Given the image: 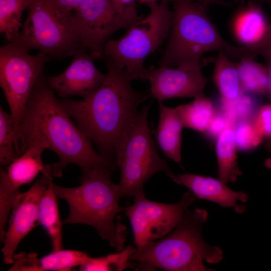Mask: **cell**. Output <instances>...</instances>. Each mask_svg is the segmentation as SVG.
<instances>
[{
  "label": "cell",
  "mask_w": 271,
  "mask_h": 271,
  "mask_svg": "<svg viewBox=\"0 0 271 271\" xmlns=\"http://www.w3.org/2000/svg\"><path fill=\"white\" fill-rule=\"evenodd\" d=\"M48 86L43 72L28 99L15 132L18 157L28 149L41 146L55 153L59 161L48 164L52 177H61L69 164L78 166L82 177L99 168L115 170V163L105 159L93 148Z\"/></svg>",
  "instance_id": "obj_1"
},
{
  "label": "cell",
  "mask_w": 271,
  "mask_h": 271,
  "mask_svg": "<svg viewBox=\"0 0 271 271\" xmlns=\"http://www.w3.org/2000/svg\"><path fill=\"white\" fill-rule=\"evenodd\" d=\"M106 66L104 81L89 96L80 100H58L80 130L95 144L98 153L115 163L116 145L137 118L138 106L148 98L149 90H134L123 70L108 60Z\"/></svg>",
  "instance_id": "obj_2"
},
{
  "label": "cell",
  "mask_w": 271,
  "mask_h": 271,
  "mask_svg": "<svg viewBox=\"0 0 271 271\" xmlns=\"http://www.w3.org/2000/svg\"><path fill=\"white\" fill-rule=\"evenodd\" d=\"M114 170L99 168L80 179L78 187L68 188L53 183L60 199L69 205L70 211L63 224L79 223L94 227L101 238L107 240L116 251L123 250L126 239L125 226L116 215L125 211L119 204L122 197L118 184L114 183L111 175Z\"/></svg>",
  "instance_id": "obj_3"
},
{
  "label": "cell",
  "mask_w": 271,
  "mask_h": 271,
  "mask_svg": "<svg viewBox=\"0 0 271 271\" xmlns=\"http://www.w3.org/2000/svg\"><path fill=\"white\" fill-rule=\"evenodd\" d=\"M187 208L174 229L163 238L148 242L130 257L145 269L159 268L167 271H212L203 263H217L223 259V251L204 240L202 233L208 218L207 211Z\"/></svg>",
  "instance_id": "obj_4"
},
{
  "label": "cell",
  "mask_w": 271,
  "mask_h": 271,
  "mask_svg": "<svg viewBox=\"0 0 271 271\" xmlns=\"http://www.w3.org/2000/svg\"><path fill=\"white\" fill-rule=\"evenodd\" d=\"M170 1L173 18L159 66L202 68V56L213 51L245 58L243 46L232 45L221 37L203 4L197 0Z\"/></svg>",
  "instance_id": "obj_5"
},
{
  "label": "cell",
  "mask_w": 271,
  "mask_h": 271,
  "mask_svg": "<svg viewBox=\"0 0 271 271\" xmlns=\"http://www.w3.org/2000/svg\"><path fill=\"white\" fill-rule=\"evenodd\" d=\"M170 3L163 0L149 6L147 16L130 26L121 37L109 39L105 44L103 57L123 70L131 80H145V59L168 37L173 18Z\"/></svg>",
  "instance_id": "obj_6"
},
{
  "label": "cell",
  "mask_w": 271,
  "mask_h": 271,
  "mask_svg": "<svg viewBox=\"0 0 271 271\" xmlns=\"http://www.w3.org/2000/svg\"><path fill=\"white\" fill-rule=\"evenodd\" d=\"M150 104L144 106L134 123L119 140L115 150V163L120 169L118 184L122 197L134 200L145 197L144 187L154 174L174 173L159 156L148 122Z\"/></svg>",
  "instance_id": "obj_7"
},
{
  "label": "cell",
  "mask_w": 271,
  "mask_h": 271,
  "mask_svg": "<svg viewBox=\"0 0 271 271\" xmlns=\"http://www.w3.org/2000/svg\"><path fill=\"white\" fill-rule=\"evenodd\" d=\"M16 42L51 58L74 56L81 48L72 13L58 9L50 0H33Z\"/></svg>",
  "instance_id": "obj_8"
},
{
  "label": "cell",
  "mask_w": 271,
  "mask_h": 271,
  "mask_svg": "<svg viewBox=\"0 0 271 271\" xmlns=\"http://www.w3.org/2000/svg\"><path fill=\"white\" fill-rule=\"evenodd\" d=\"M50 58L40 52L31 55L16 42L0 47V85L13 118L15 132L44 66Z\"/></svg>",
  "instance_id": "obj_9"
},
{
  "label": "cell",
  "mask_w": 271,
  "mask_h": 271,
  "mask_svg": "<svg viewBox=\"0 0 271 271\" xmlns=\"http://www.w3.org/2000/svg\"><path fill=\"white\" fill-rule=\"evenodd\" d=\"M196 199L189 192L172 204L153 201L146 197L134 200L131 205L125 207V211L132 229L136 247L161 239L170 233L183 212Z\"/></svg>",
  "instance_id": "obj_10"
},
{
  "label": "cell",
  "mask_w": 271,
  "mask_h": 271,
  "mask_svg": "<svg viewBox=\"0 0 271 271\" xmlns=\"http://www.w3.org/2000/svg\"><path fill=\"white\" fill-rule=\"evenodd\" d=\"M72 13L81 48L95 59L103 52L110 37L129 27L115 9L112 0H84Z\"/></svg>",
  "instance_id": "obj_11"
},
{
  "label": "cell",
  "mask_w": 271,
  "mask_h": 271,
  "mask_svg": "<svg viewBox=\"0 0 271 271\" xmlns=\"http://www.w3.org/2000/svg\"><path fill=\"white\" fill-rule=\"evenodd\" d=\"M45 150L41 146L31 147L9 164L6 169L1 167L0 239L2 243L8 217L21 193V187L31 183L40 173L52 177L49 165L44 164L42 161V154Z\"/></svg>",
  "instance_id": "obj_12"
},
{
  "label": "cell",
  "mask_w": 271,
  "mask_h": 271,
  "mask_svg": "<svg viewBox=\"0 0 271 271\" xmlns=\"http://www.w3.org/2000/svg\"><path fill=\"white\" fill-rule=\"evenodd\" d=\"M52 180V177L42 174L28 191L21 192L17 197L2 249L4 263L13 264L15 251L21 241L39 224L40 202Z\"/></svg>",
  "instance_id": "obj_13"
},
{
  "label": "cell",
  "mask_w": 271,
  "mask_h": 271,
  "mask_svg": "<svg viewBox=\"0 0 271 271\" xmlns=\"http://www.w3.org/2000/svg\"><path fill=\"white\" fill-rule=\"evenodd\" d=\"M201 69L153 66L145 68L144 79L150 84L148 98H155L159 102L176 97L205 96L204 90L207 80Z\"/></svg>",
  "instance_id": "obj_14"
},
{
  "label": "cell",
  "mask_w": 271,
  "mask_h": 271,
  "mask_svg": "<svg viewBox=\"0 0 271 271\" xmlns=\"http://www.w3.org/2000/svg\"><path fill=\"white\" fill-rule=\"evenodd\" d=\"M67 68L62 73L46 77L48 86L62 99L79 96L83 98L92 94L103 82L106 74L96 68L95 57L79 50Z\"/></svg>",
  "instance_id": "obj_15"
},
{
  "label": "cell",
  "mask_w": 271,
  "mask_h": 271,
  "mask_svg": "<svg viewBox=\"0 0 271 271\" xmlns=\"http://www.w3.org/2000/svg\"><path fill=\"white\" fill-rule=\"evenodd\" d=\"M170 178L189 189L198 199L210 201L225 208H233L238 213L246 210L245 206L237 202H246L248 195L243 191L232 190L219 179L189 173H174Z\"/></svg>",
  "instance_id": "obj_16"
},
{
  "label": "cell",
  "mask_w": 271,
  "mask_h": 271,
  "mask_svg": "<svg viewBox=\"0 0 271 271\" xmlns=\"http://www.w3.org/2000/svg\"><path fill=\"white\" fill-rule=\"evenodd\" d=\"M36 252H20L15 254L10 271H70L80 266L90 256L87 253L75 250L53 251L40 258Z\"/></svg>",
  "instance_id": "obj_17"
},
{
  "label": "cell",
  "mask_w": 271,
  "mask_h": 271,
  "mask_svg": "<svg viewBox=\"0 0 271 271\" xmlns=\"http://www.w3.org/2000/svg\"><path fill=\"white\" fill-rule=\"evenodd\" d=\"M226 112L227 123L217 138L215 147L219 179L226 184L235 182L241 174L237 162L236 120L232 113Z\"/></svg>",
  "instance_id": "obj_18"
},
{
  "label": "cell",
  "mask_w": 271,
  "mask_h": 271,
  "mask_svg": "<svg viewBox=\"0 0 271 271\" xmlns=\"http://www.w3.org/2000/svg\"><path fill=\"white\" fill-rule=\"evenodd\" d=\"M159 103L160 116L155 131L156 141L166 156L180 163L183 125L176 108L167 107L162 102Z\"/></svg>",
  "instance_id": "obj_19"
},
{
  "label": "cell",
  "mask_w": 271,
  "mask_h": 271,
  "mask_svg": "<svg viewBox=\"0 0 271 271\" xmlns=\"http://www.w3.org/2000/svg\"><path fill=\"white\" fill-rule=\"evenodd\" d=\"M213 80L220 94L223 109H231L244 92L241 86L237 65L230 61L223 51H218Z\"/></svg>",
  "instance_id": "obj_20"
},
{
  "label": "cell",
  "mask_w": 271,
  "mask_h": 271,
  "mask_svg": "<svg viewBox=\"0 0 271 271\" xmlns=\"http://www.w3.org/2000/svg\"><path fill=\"white\" fill-rule=\"evenodd\" d=\"M269 27L261 9L250 4L237 15L234 31L240 42L245 46H250L261 41L267 34Z\"/></svg>",
  "instance_id": "obj_21"
},
{
  "label": "cell",
  "mask_w": 271,
  "mask_h": 271,
  "mask_svg": "<svg viewBox=\"0 0 271 271\" xmlns=\"http://www.w3.org/2000/svg\"><path fill=\"white\" fill-rule=\"evenodd\" d=\"M50 182L40 202L39 222L45 228L51 241L53 251L62 249L63 246L62 224L60 220L57 197Z\"/></svg>",
  "instance_id": "obj_22"
},
{
  "label": "cell",
  "mask_w": 271,
  "mask_h": 271,
  "mask_svg": "<svg viewBox=\"0 0 271 271\" xmlns=\"http://www.w3.org/2000/svg\"><path fill=\"white\" fill-rule=\"evenodd\" d=\"M175 108L184 127L202 133L206 132L216 112L211 99L206 96Z\"/></svg>",
  "instance_id": "obj_23"
},
{
  "label": "cell",
  "mask_w": 271,
  "mask_h": 271,
  "mask_svg": "<svg viewBox=\"0 0 271 271\" xmlns=\"http://www.w3.org/2000/svg\"><path fill=\"white\" fill-rule=\"evenodd\" d=\"M243 91L260 95L269 94V70L252 59H243L237 64Z\"/></svg>",
  "instance_id": "obj_24"
},
{
  "label": "cell",
  "mask_w": 271,
  "mask_h": 271,
  "mask_svg": "<svg viewBox=\"0 0 271 271\" xmlns=\"http://www.w3.org/2000/svg\"><path fill=\"white\" fill-rule=\"evenodd\" d=\"M33 0H0V32L8 42L18 38L22 28L21 19L23 12Z\"/></svg>",
  "instance_id": "obj_25"
},
{
  "label": "cell",
  "mask_w": 271,
  "mask_h": 271,
  "mask_svg": "<svg viewBox=\"0 0 271 271\" xmlns=\"http://www.w3.org/2000/svg\"><path fill=\"white\" fill-rule=\"evenodd\" d=\"M136 247L128 245L116 253L105 256L92 257L90 256L79 266L81 271H122L133 268L134 264L131 262L130 257L136 250Z\"/></svg>",
  "instance_id": "obj_26"
},
{
  "label": "cell",
  "mask_w": 271,
  "mask_h": 271,
  "mask_svg": "<svg viewBox=\"0 0 271 271\" xmlns=\"http://www.w3.org/2000/svg\"><path fill=\"white\" fill-rule=\"evenodd\" d=\"M18 157L15 148V128L11 114L0 107V165L10 164Z\"/></svg>",
  "instance_id": "obj_27"
},
{
  "label": "cell",
  "mask_w": 271,
  "mask_h": 271,
  "mask_svg": "<svg viewBox=\"0 0 271 271\" xmlns=\"http://www.w3.org/2000/svg\"><path fill=\"white\" fill-rule=\"evenodd\" d=\"M253 117L238 119L236 121L235 133L239 150H249L262 143L261 138L254 125Z\"/></svg>",
  "instance_id": "obj_28"
},
{
  "label": "cell",
  "mask_w": 271,
  "mask_h": 271,
  "mask_svg": "<svg viewBox=\"0 0 271 271\" xmlns=\"http://www.w3.org/2000/svg\"><path fill=\"white\" fill-rule=\"evenodd\" d=\"M253 121L269 153L264 161L265 166L271 170V104L261 106L256 111Z\"/></svg>",
  "instance_id": "obj_29"
},
{
  "label": "cell",
  "mask_w": 271,
  "mask_h": 271,
  "mask_svg": "<svg viewBox=\"0 0 271 271\" xmlns=\"http://www.w3.org/2000/svg\"><path fill=\"white\" fill-rule=\"evenodd\" d=\"M137 0H112L117 13L129 27L142 17L138 15Z\"/></svg>",
  "instance_id": "obj_30"
},
{
  "label": "cell",
  "mask_w": 271,
  "mask_h": 271,
  "mask_svg": "<svg viewBox=\"0 0 271 271\" xmlns=\"http://www.w3.org/2000/svg\"><path fill=\"white\" fill-rule=\"evenodd\" d=\"M249 53L252 56L259 54L271 62V25L263 39L258 43L248 46Z\"/></svg>",
  "instance_id": "obj_31"
},
{
  "label": "cell",
  "mask_w": 271,
  "mask_h": 271,
  "mask_svg": "<svg viewBox=\"0 0 271 271\" xmlns=\"http://www.w3.org/2000/svg\"><path fill=\"white\" fill-rule=\"evenodd\" d=\"M227 120V112L223 109L222 112L216 111L208 129L205 132L213 137H217L224 129Z\"/></svg>",
  "instance_id": "obj_32"
},
{
  "label": "cell",
  "mask_w": 271,
  "mask_h": 271,
  "mask_svg": "<svg viewBox=\"0 0 271 271\" xmlns=\"http://www.w3.org/2000/svg\"><path fill=\"white\" fill-rule=\"evenodd\" d=\"M60 11L66 13H71L84 0H50Z\"/></svg>",
  "instance_id": "obj_33"
},
{
  "label": "cell",
  "mask_w": 271,
  "mask_h": 271,
  "mask_svg": "<svg viewBox=\"0 0 271 271\" xmlns=\"http://www.w3.org/2000/svg\"><path fill=\"white\" fill-rule=\"evenodd\" d=\"M140 4H145L148 7L151 5L159 3L163 0H137Z\"/></svg>",
  "instance_id": "obj_34"
},
{
  "label": "cell",
  "mask_w": 271,
  "mask_h": 271,
  "mask_svg": "<svg viewBox=\"0 0 271 271\" xmlns=\"http://www.w3.org/2000/svg\"><path fill=\"white\" fill-rule=\"evenodd\" d=\"M202 4H203L206 8L210 5H212L214 3H215L217 2V0H197Z\"/></svg>",
  "instance_id": "obj_35"
},
{
  "label": "cell",
  "mask_w": 271,
  "mask_h": 271,
  "mask_svg": "<svg viewBox=\"0 0 271 271\" xmlns=\"http://www.w3.org/2000/svg\"><path fill=\"white\" fill-rule=\"evenodd\" d=\"M269 3H270V7H271V0H269Z\"/></svg>",
  "instance_id": "obj_36"
}]
</instances>
